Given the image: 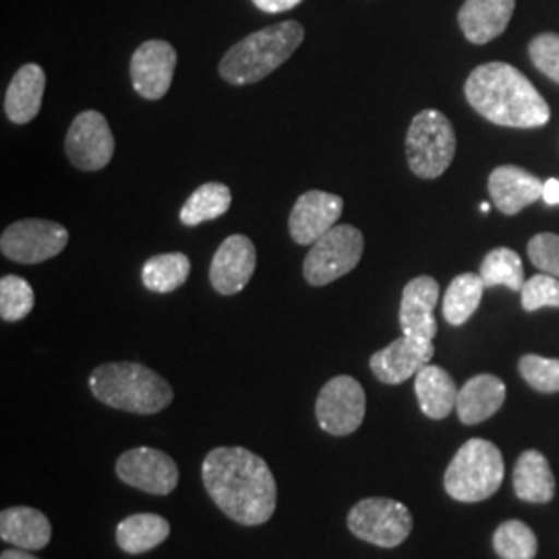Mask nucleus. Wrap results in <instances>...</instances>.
Masks as SVG:
<instances>
[{
  "instance_id": "2",
  "label": "nucleus",
  "mask_w": 559,
  "mask_h": 559,
  "mask_svg": "<svg viewBox=\"0 0 559 559\" xmlns=\"http://www.w3.org/2000/svg\"><path fill=\"white\" fill-rule=\"evenodd\" d=\"M464 96L483 119L512 129H537L551 110L537 87L508 62H485L464 83Z\"/></svg>"
},
{
  "instance_id": "12",
  "label": "nucleus",
  "mask_w": 559,
  "mask_h": 559,
  "mask_svg": "<svg viewBox=\"0 0 559 559\" xmlns=\"http://www.w3.org/2000/svg\"><path fill=\"white\" fill-rule=\"evenodd\" d=\"M117 477L145 493L168 496L179 485V466L156 448H133L117 460Z\"/></svg>"
},
{
  "instance_id": "35",
  "label": "nucleus",
  "mask_w": 559,
  "mask_h": 559,
  "mask_svg": "<svg viewBox=\"0 0 559 559\" xmlns=\"http://www.w3.org/2000/svg\"><path fill=\"white\" fill-rule=\"evenodd\" d=\"M528 258L543 274L559 278V237L554 233H540L528 242Z\"/></svg>"
},
{
  "instance_id": "18",
  "label": "nucleus",
  "mask_w": 559,
  "mask_h": 559,
  "mask_svg": "<svg viewBox=\"0 0 559 559\" xmlns=\"http://www.w3.org/2000/svg\"><path fill=\"white\" fill-rule=\"evenodd\" d=\"M489 193L506 216H516L526 205L543 200V182L520 166H500L489 175Z\"/></svg>"
},
{
  "instance_id": "8",
  "label": "nucleus",
  "mask_w": 559,
  "mask_h": 559,
  "mask_svg": "<svg viewBox=\"0 0 559 559\" xmlns=\"http://www.w3.org/2000/svg\"><path fill=\"white\" fill-rule=\"evenodd\" d=\"M350 533L378 547H399L413 531L411 510L390 498H367L359 501L346 520Z\"/></svg>"
},
{
  "instance_id": "9",
  "label": "nucleus",
  "mask_w": 559,
  "mask_h": 559,
  "mask_svg": "<svg viewBox=\"0 0 559 559\" xmlns=\"http://www.w3.org/2000/svg\"><path fill=\"white\" fill-rule=\"evenodd\" d=\"M69 242V230L59 222L27 221L13 222L0 237V251L7 260L34 265L57 258Z\"/></svg>"
},
{
  "instance_id": "36",
  "label": "nucleus",
  "mask_w": 559,
  "mask_h": 559,
  "mask_svg": "<svg viewBox=\"0 0 559 559\" xmlns=\"http://www.w3.org/2000/svg\"><path fill=\"white\" fill-rule=\"evenodd\" d=\"M302 0H253V4L263 13H284L295 9Z\"/></svg>"
},
{
  "instance_id": "4",
  "label": "nucleus",
  "mask_w": 559,
  "mask_h": 559,
  "mask_svg": "<svg viewBox=\"0 0 559 559\" xmlns=\"http://www.w3.org/2000/svg\"><path fill=\"white\" fill-rule=\"evenodd\" d=\"M305 40L299 21H282L237 41L221 60V78L230 85H251L272 75Z\"/></svg>"
},
{
  "instance_id": "26",
  "label": "nucleus",
  "mask_w": 559,
  "mask_h": 559,
  "mask_svg": "<svg viewBox=\"0 0 559 559\" xmlns=\"http://www.w3.org/2000/svg\"><path fill=\"white\" fill-rule=\"evenodd\" d=\"M191 274V260L185 253H160L143 263L141 282L147 290L166 295L180 288Z\"/></svg>"
},
{
  "instance_id": "23",
  "label": "nucleus",
  "mask_w": 559,
  "mask_h": 559,
  "mask_svg": "<svg viewBox=\"0 0 559 559\" xmlns=\"http://www.w3.org/2000/svg\"><path fill=\"white\" fill-rule=\"evenodd\" d=\"M415 392L423 415L440 420L445 419L456 408L460 390L445 369L429 362L415 376Z\"/></svg>"
},
{
  "instance_id": "11",
  "label": "nucleus",
  "mask_w": 559,
  "mask_h": 559,
  "mask_svg": "<svg viewBox=\"0 0 559 559\" xmlns=\"http://www.w3.org/2000/svg\"><path fill=\"white\" fill-rule=\"evenodd\" d=\"M64 152L69 162L85 173L106 168L115 156V138L106 117L98 110L78 115L67 131Z\"/></svg>"
},
{
  "instance_id": "31",
  "label": "nucleus",
  "mask_w": 559,
  "mask_h": 559,
  "mask_svg": "<svg viewBox=\"0 0 559 559\" xmlns=\"http://www.w3.org/2000/svg\"><path fill=\"white\" fill-rule=\"evenodd\" d=\"M36 305L32 284L21 276H4L0 280V318L2 321L25 320Z\"/></svg>"
},
{
  "instance_id": "28",
  "label": "nucleus",
  "mask_w": 559,
  "mask_h": 559,
  "mask_svg": "<svg viewBox=\"0 0 559 559\" xmlns=\"http://www.w3.org/2000/svg\"><path fill=\"white\" fill-rule=\"evenodd\" d=\"M485 284L479 274H460L443 295V318L450 325H464L475 316Z\"/></svg>"
},
{
  "instance_id": "39",
  "label": "nucleus",
  "mask_w": 559,
  "mask_h": 559,
  "mask_svg": "<svg viewBox=\"0 0 559 559\" xmlns=\"http://www.w3.org/2000/svg\"><path fill=\"white\" fill-rule=\"evenodd\" d=\"M480 212L487 214V212H489V203H480Z\"/></svg>"
},
{
  "instance_id": "15",
  "label": "nucleus",
  "mask_w": 559,
  "mask_h": 559,
  "mask_svg": "<svg viewBox=\"0 0 559 559\" xmlns=\"http://www.w3.org/2000/svg\"><path fill=\"white\" fill-rule=\"evenodd\" d=\"M433 355V340L411 338L402 334V338L378 350L369 360V367L381 383L399 385L415 378L425 365L431 362Z\"/></svg>"
},
{
  "instance_id": "14",
  "label": "nucleus",
  "mask_w": 559,
  "mask_h": 559,
  "mask_svg": "<svg viewBox=\"0 0 559 559\" xmlns=\"http://www.w3.org/2000/svg\"><path fill=\"white\" fill-rule=\"evenodd\" d=\"M258 267V251L253 240L245 235H233L222 242L210 265V282L224 297L239 295L253 278Z\"/></svg>"
},
{
  "instance_id": "38",
  "label": "nucleus",
  "mask_w": 559,
  "mask_h": 559,
  "mask_svg": "<svg viewBox=\"0 0 559 559\" xmlns=\"http://www.w3.org/2000/svg\"><path fill=\"white\" fill-rule=\"evenodd\" d=\"M0 559H38L34 558V556H29L25 549H7V551H2V556Z\"/></svg>"
},
{
  "instance_id": "33",
  "label": "nucleus",
  "mask_w": 559,
  "mask_h": 559,
  "mask_svg": "<svg viewBox=\"0 0 559 559\" xmlns=\"http://www.w3.org/2000/svg\"><path fill=\"white\" fill-rule=\"evenodd\" d=\"M522 307L524 311L533 313L543 307L559 309V278L549 274H537L524 282L522 288Z\"/></svg>"
},
{
  "instance_id": "32",
  "label": "nucleus",
  "mask_w": 559,
  "mask_h": 559,
  "mask_svg": "<svg viewBox=\"0 0 559 559\" xmlns=\"http://www.w3.org/2000/svg\"><path fill=\"white\" fill-rule=\"evenodd\" d=\"M520 376L543 394L559 392V359H545L539 355H524L519 362Z\"/></svg>"
},
{
  "instance_id": "6",
  "label": "nucleus",
  "mask_w": 559,
  "mask_h": 559,
  "mask_svg": "<svg viewBox=\"0 0 559 559\" xmlns=\"http://www.w3.org/2000/svg\"><path fill=\"white\" fill-rule=\"evenodd\" d=\"M456 156V133L440 110L425 108L406 133V158L419 179H440Z\"/></svg>"
},
{
  "instance_id": "25",
  "label": "nucleus",
  "mask_w": 559,
  "mask_h": 559,
  "mask_svg": "<svg viewBox=\"0 0 559 559\" xmlns=\"http://www.w3.org/2000/svg\"><path fill=\"white\" fill-rule=\"evenodd\" d=\"M170 535L168 520L158 514H133L117 526V543L124 554L141 556L156 549Z\"/></svg>"
},
{
  "instance_id": "24",
  "label": "nucleus",
  "mask_w": 559,
  "mask_h": 559,
  "mask_svg": "<svg viewBox=\"0 0 559 559\" xmlns=\"http://www.w3.org/2000/svg\"><path fill=\"white\" fill-rule=\"evenodd\" d=\"M514 491L520 500L531 503H547L556 496V479L547 459L528 450L520 456L514 468Z\"/></svg>"
},
{
  "instance_id": "19",
  "label": "nucleus",
  "mask_w": 559,
  "mask_h": 559,
  "mask_svg": "<svg viewBox=\"0 0 559 559\" xmlns=\"http://www.w3.org/2000/svg\"><path fill=\"white\" fill-rule=\"evenodd\" d=\"M516 0H466L459 11L464 38L473 44L496 40L514 15Z\"/></svg>"
},
{
  "instance_id": "20",
  "label": "nucleus",
  "mask_w": 559,
  "mask_h": 559,
  "mask_svg": "<svg viewBox=\"0 0 559 559\" xmlns=\"http://www.w3.org/2000/svg\"><path fill=\"white\" fill-rule=\"evenodd\" d=\"M46 87V73L40 64H23L13 75L4 94V115L15 124H27L38 117Z\"/></svg>"
},
{
  "instance_id": "10",
  "label": "nucleus",
  "mask_w": 559,
  "mask_h": 559,
  "mask_svg": "<svg viewBox=\"0 0 559 559\" xmlns=\"http://www.w3.org/2000/svg\"><path fill=\"white\" fill-rule=\"evenodd\" d=\"M365 408L367 399L359 381L350 376H338L321 388L316 402V417L325 433L344 438L362 425Z\"/></svg>"
},
{
  "instance_id": "34",
  "label": "nucleus",
  "mask_w": 559,
  "mask_h": 559,
  "mask_svg": "<svg viewBox=\"0 0 559 559\" xmlns=\"http://www.w3.org/2000/svg\"><path fill=\"white\" fill-rule=\"evenodd\" d=\"M528 55L533 64L545 78L556 81L559 85V36L558 34H540L528 44Z\"/></svg>"
},
{
  "instance_id": "37",
  "label": "nucleus",
  "mask_w": 559,
  "mask_h": 559,
  "mask_svg": "<svg viewBox=\"0 0 559 559\" xmlns=\"http://www.w3.org/2000/svg\"><path fill=\"white\" fill-rule=\"evenodd\" d=\"M543 201L547 205H559V180L549 179L543 182Z\"/></svg>"
},
{
  "instance_id": "27",
  "label": "nucleus",
  "mask_w": 559,
  "mask_h": 559,
  "mask_svg": "<svg viewBox=\"0 0 559 559\" xmlns=\"http://www.w3.org/2000/svg\"><path fill=\"white\" fill-rule=\"evenodd\" d=\"M233 193L222 182H205L198 187L191 198L180 207L179 218L185 226H200L203 222L216 221L228 212Z\"/></svg>"
},
{
  "instance_id": "22",
  "label": "nucleus",
  "mask_w": 559,
  "mask_h": 559,
  "mask_svg": "<svg viewBox=\"0 0 559 559\" xmlns=\"http://www.w3.org/2000/svg\"><path fill=\"white\" fill-rule=\"evenodd\" d=\"M506 402V383L483 373L466 381L459 392L456 413L464 425H479L483 420L491 419Z\"/></svg>"
},
{
  "instance_id": "13",
  "label": "nucleus",
  "mask_w": 559,
  "mask_h": 559,
  "mask_svg": "<svg viewBox=\"0 0 559 559\" xmlns=\"http://www.w3.org/2000/svg\"><path fill=\"white\" fill-rule=\"evenodd\" d=\"M177 50L164 40H147L131 57V83L143 100H162L173 85Z\"/></svg>"
},
{
  "instance_id": "30",
  "label": "nucleus",
  "mask_w": 559,
  "mask_h": 559,
  "mask_svg": "<svg viewBox=\"0 0 559 559\" xmlns=\"http://www.w3.org/2000/svg\"><path fill=\"white\" fill-rule=\"evenodd\" d=\"M493 549L501 559H535L539 543L528 524L508 520L498 526L493 535Z\"/></svg>"
},
{
  "instance_id": "3",
  "label": "nucleus",
  "mask_w": 559,
  "mask_h": 559,
  "mask_svg": "<svg viewBox=\"0 0 559 559\" xmlns=\"http://www.w3.org/2000/svg\"><path fill=\"white\" fill-rule=\"evenodd\" d=\"M90 388L102 404L133 415H156L175 399L170 383L156 371L127 360L96 367Z\"/></svg>"
},
{
  "instance_id": "5",
  "label": "nucleus",
  "mask_w": 559,
  "mask_h": 559,
  "mask_svg": "<svg viewBox=\"0 0 559 559\" xmlns=\"http://www.w3.org/2000/svg\"><path fill=\"white\" fill-rule=\"evenodd\" d=\"M503 483V459L496 443L468 440L450 462L443 487L450 498L464 503L491 498Z\"/></svg>"
},
{
  "instance_id": "17",
  "label": "nucleus",
  "mask_w": 559,
  "mask_h": 559,
  "mask_svg": "<svg viewBox=\"0 0 559 559\" xmlns=\"http://www.w3.org/2000/svg\"><path fill=\"white\" fill-rule=\"evenodd\" d=\"M440 300V284L431 276L413 278L402 290L400 302V328L404 336L433 340L438 334L436 307Z\"/></svg>"
},
{
  "instance_id": "16",
  "label": "nucleus",
  "mask_w": 559,
  "mask_h": 559,
  "mask_svg": "<svg viewBox=\"0 0 559 559\" xmlns=\"http://www.w3.org/2000/svg\"><path fill=\"white\" fill-rule=\"evenodd\" d=\"M344 210V201L340 195L325 193V191H307L299 200L295 201V207L288 218L290 237L297 245H313L330 233Z\"/></svg>"
},
{
  "instance_id": "7",
  "label": "nucleus",
  "mask_w": 559,
  "mask_h": 559,
  "mask_svg": "<svg viewBox=\"0 0 559 559\" xmlns=\"http://www.w3.org/2000/svg\"><path fill=\"white\" fill-rule=\"evenodd\" d=\"M362 249L365 239L359 228L350 224H336L330 233L311 245L302 263V276L311 286L332 284L359 265Z\"/></svg>"
},
{
  "instance_id": "21",
  "label": "nucleus",
  "mask_w": 559,
  "mask_h": 559,
  "mask_svg": "<svg viewBox=\"0 0 559 559\" xmlns=\"http://www.w3.org/2000/svg\"><path fill=\"white\" fill-rule=\"evenodd\" d=\"M0 537L17 549L38 551L52 539V524L40 510L15 506L0 512Z\"/></svg>"
},
{
  "instance_id": "1",
  "label": "nucleus",
  "mask_w": 559,
  "mask_h": 559,
  "mask_svg": "<svg viewBox=\"0 0 559 559\" xmlns=\"http://www.w3.org/2000/svg\"><path fill=\"white\" fill-rule=\"evenodd\" d=\"M207 496L242 526H258L274 516L278 489L267 462L247 448H216L201 466Z\"/></svg>"
},
{
  "instance_id": "29",
  "label": "nucleus",
  "mask_w": 559,
  "mask_h": 559,
  "mask_svg": "<svg viewBox=\"0 0 559 559\" xmlns=\"http://www.w3.org/2000/svg\"><path fill=\"white\" fill-rule=\"evenodd\" d=\"M479 276L485 288L508 286L514 293H522L524 288L522 260L516 251L508 247H498L485 255V260L480 263Z\"/></svg>"
}]
</instances>
